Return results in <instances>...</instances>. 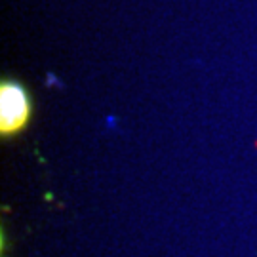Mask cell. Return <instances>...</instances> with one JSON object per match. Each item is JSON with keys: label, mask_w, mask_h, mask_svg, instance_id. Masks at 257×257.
Returning <instances> with one entry per match:
<instances>
[{"label": "cell", "mask_w": 257, "mask_h": 257, "mask_svg": "<svg viewBox=\"0 0 257 257\" xmlns=\"http://www.w3.org/2000/svg\"><path fill=\"white\" fill-rule=\"evenodd\" d=\"M31 101L25 88L18 82H2L0 88V128L2 134H14L27 124Z\"/></svg>", "instance_id": "obj_1"}]
</instances>
